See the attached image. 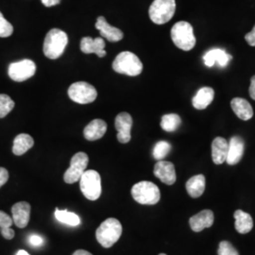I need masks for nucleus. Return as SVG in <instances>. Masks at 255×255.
<instances>
[{
  "instance_id": "nucleus-1",
  "label": "nucleus",
  "mask_w": 255,
  "mask_h": 255,
  "mask_svg": "<svg viewBox=\"0 0 255 255\" xmlns=\"http://www.w3.org/2000/svg\"><path fill=\"white\" fill-rule=\"evenodd\" d=\"M67 43L68 37L64 31L59 28H52L47 32L45 38L43 46L44 54L51 60L58 59L64 53Z\"/></svg>"
},
{
  "instance_id": "nucleus-2",
  "label": "nucleus",
  "mask_w": 255,
  "mask_h": 255,
  "mask_svg": "<svg viewBox=\"0 0 255 255\" xmlns=\"http://www.w3.org/2000/svg\"><path fill=\"white\" fill-rule=\"evenodd\" d=\"M122 235V225L120 221L110 218L103 221L96 232L98 242L103 248H111L115 245Z\"/></svg>"
},
{
  "instance_id": "nucleus-3",
  "label": "nucleus",
  "mask_w": 255,
  "mask_h": 255,
  "mask_svg": "<svg viewBox=\"0 0 255 255\" xmlns=\"http://www.w3.org/2000/svg\"><path fill=\"white\" fill-rule=\"evenodd\" d=\"M113 69L119 74L135 77L142 73L143 64L134 53L123 51L116 57L113 63Z\"/></svg>"
},
{
  "instance_id": "nucleus-4",
  "label": "nucleus",
  "mask_w": 255,
  "mask_h": 255,
  "mask_svg": "<svg viewBox=\"0 0 255 255\" xmlns=\"http://www.w3.org/2000/svg\"><path fill=\"white\" fill-rule=\"evenodd\" d=\"M171 39L175 46L184 51H189L196 46L194 29L188 22L180 21L171 28Z\"/></svg>"
},
{
  "instance_id": "nucleus-5",
  "label": "nucleus",
  "mask_w": 255,
  "mask_h": 255,
  "mask_svg": "<svg viewBox=\"0 0 255 255\" xmlns=\"http://www.w3.org/2000/svg\"><path fill=\"white\" fill-rule=\"evenodd\" d=\"M131 196L140 204L154 205L161 199V193L153 182L143 181L137 182L131 188Z\"/></svg>"
},
{
  "instance_id": "nucleus-6",
  "label": "nucleus",
  "mask_w": 255,
  "mask_h": 255,
  "mask_svg": "<svg viewBox=\"0 0 255 255\" xmlns=\"http://www.w3.org/2000/svg\"><path fill=\"white\" fill-rule=\"evenodd\" d=\"M175 10V0H154L149 7L148 14L153 23L157 25H163L173 17Z\"/></svg>"
},
{
  "instance_id": "nucleus-7",
  "label": "nucleus",
  "mask_w": 255,
  "mask_h": 255,
  "mask_svg": "<svg viewBox=\"0 0 255 255\" xmlns=\"http://www.w3.org/2000/svg\"><path fill=\"white\" fill-rule=\"evenodd\" d=\"M80 187L89 201H97L101 195V175L96 170H86L80 179Z\"/></svg>"
},
{
  "instance_id": "nucleus-8",
  "label": "nucleus",
  "mask_w": 255,
  "mask_h": 255,
  "mask_svg": "<svg viewBox=\"0 0 255 255\" xmlns=\"http://www.w3.org/2000/svg\"><path fill=\"white\" fill-rule=\"evenodd\" d=\"M68 96L71 101L79 104H89L96 101L98 92L88 82H75L68 88Z\"/></svg>"
},
{
  "instance_id": "nucleus-9",
  "label": "nucleus",
  "mask_w": 255,
  "mask_h": 255,
  "mask_svg": "<svg viewBox=\"0 0 255 255\" xmlns=\"http://www.w3.org/2000/svg\"><path fill=\"white\" fill-rule=\"evenodd\" d=\"M88 162V155L84 152H78L74 155L70 161L69 168L64 173V182L71 184L80 181L82 174L86 171Z\"/></svg>"
},
{
  "instance_id": "nucleus-10",
  "label": "nucleus",
  "mask_w": 255,
  "mask_h": 255,
  "mask_svg": "<svg viewBox=\"0 0 255 255\" xmlns=\"http://www.w3.org/2000/svg\"><path fill=\"white\" fill-rule=\"evenodd\" d=\"M36 72V64L28 59L9 64V77L14 82H25L33 77Z\"/></svg>"
},
{
  "instance_id": "nucleus-11",
  "label": "nucleus",
  "mask_w": 255,
  "mask_h": 255,
  "mask_svg": "<svg viewBox=\"0 0 255 255\" xmlns=\"http://www.w3.org/2000/svg\"><path fill=\"white\" fill-rule=\"evenodd\" d=\"M116 128L118 130V140L122 144H127L130 139V130L132 127V118L128 113H120L115 121Z\"/></svg>"
},
{
  "instance_id": "nucleus-12",
  "label": "nucleus",
  "mask_w": 255,
  "mask_h": 255,
  "mask_svg": "<svg viewBox=\"0 0 255 255\" xmlns=\"http://www.w3.org/2000/svg\"><path fill=\"white\" fill-rule=\"evenodd\" d=\"M154 175L161 182L167 185H172L177 180L174 164L163 160L155 164Z\"/></svg>"
},
{
  "instance_id": "nucleus-13",
  "label": "nucleus",
  "mask_w": 255,
  "mask_h": 255,
  "mask_svg": "<svg viewBox=\"0 0 255 255\" xmlns=\"http://www.w3.org/2000/svg\"><path fill=\"white\" fill-rule=\"evenodd\" d=\"M12 220L18 228L27 227L30 218V205L26 201H20L11 207Z\"/></svg>"
},
{
  "instance_id": "nucleus-14",
  "label": "nucleus",
  "mask_w": 255,
  "mask_h": 255,
  "mask_svg": "<svg viewBox=\"0 0 255 255\" xmlns=\"http://www.w3.org/2000/svg\"><path fill=\"white\" fill-rule=\"evenodd\" d=\"M231 60L232 56L221 48H213L203 56L204 64L208 67H213L217 64L219 67H225L228 65Z\"/></svg>"
},
{
  "instance_id": "nucleus-15",
  "label": "nucleus",
  "mask_w": 255,
  "mask_h": 255,
  "mask_svg": "<svg viewBox=\"0 0 255 255\" xmlns=\"http://www.w3.org/2000/svg\"><path fill=\"white\" fill-rule=\"evenodd\" d=\"M245 143L240 136H234L231 138L229 142L228 155L226 163L230 165L238 164L244 154Z\"/></svg>"
},
{
  "instance_id": "nucleus-16",
  "label": "nucleus",
  "mask_w": 255,
  "mask_h": 255,
  "mask_svg": "<svg viewBox=\"0 0 255 255\" xmlns=\"http://www.w3.org/2000/svg\"><path fill=\"white\" fill-rule=\"evenodd\" d=\"M105 48V42L101 37H98L93 39L91 37H83L81 41V49L85 54L95 53L100 58H103L106 56Z\"/></svg>"
},
{
  "instance_id": "nucleus-17",
  "label": "nucleus",
  "mask_w": 255,
  "mask_h": 255,
  "mask_svg": "<svg viewBox=\"0 0 255 255\" xmlns=\"http://www.w3.org/2000/svg\"><path fill=\"white\" fill-rule=\"evenodd\" d=\"M214 213L211 210H202L199 214L193 216L189 219L192 231L199 233L204 229L210 228L214 224Z\"/></svg>"
},
{
  "instance_id": "nucleus-18",
  "label": "nucleus",
  "mask_w": 255,
  "mask_h": 255,
  "mask_svg": "<svg viewBox=\"0 0 255 255\" xmlns=\"http://www.w3.org/2000/svg\"><path fill=\"white\" fill-rule=\"evenodd\" d=\"M96 28L100 30L101 36L106 38L110 42H119L124 36L123 32L119 28L111 26L103 16H100L97 20Z\"/></svg>"
},
{
  "instance_id": "nucleus-19",
  "label": "nucleus",
  "mask_w": 255,
  "mask_h": 255,
  "mask_svg": "<svg viewBox=\"0 0 255 255\" xmlns=\"http://www.w3.org/2000/svg\"><path fill=\"white\" fill-rule=\"evenodd\" d=\"M107 130V124L102 119H94L84 128L83 134L86 140L96 141L104 136Z\"/></svg>"
},
{
  "instance_id": "nucleus-20",
  "label": "nucleus",
  "mask_w": 255,
  "mask_h": 255,
  "mask_svg": "<svg viewBox=\"0 0 255 255\" xmlns=\"http://www.w3.org/2000/svg\"><path fill=\"white\" fill-rule=\"evenodd\" d=\"M229 142L222 138L217 137L212 143V159L216 164H221L226 162L228 155Z\"/></svg>"
},
{
  "instance_id": "nucleus-21",
  "label": "nucleus",
  "mask_w": 255,
  "mask_h": 255,
  "mask_svg": "<svg viewBox=\"0 0 255 255\" xmlns=\"http://www.w3.org/2000/svg\"><path fill=\"white\" fill-rule=\"evenodd\" d=\"M231 106L238 119L246 121L254 117V110L252 105L244 99L235 98L231 101Z\"/></svg>"
},
{
  "instance_id": "nucleus-22",
  "label": "nucleus",
  "mask_w": 255,
  "mask_h": 255,
  "mask_svg": "<svg viewBox=\"0 0 255 255\" xmlns=\"http://www.w3.org/2000/svg\"><path fill=\"white\" fill-rule=\"evenodd\" d=\"M215 98V91L211 87H202L192 100L193 106L197 110L207 108Z\"/></svg>"
},
{
  "instance_id": "nucleus-23",
  "label": "nucleus",
  "mask_w": 255,
  "mask_h": 255,
  "mask_svg": "<svg viewBox=\"0 0 255 255\" xmlns=\"http://www.w3.org/2000/svg\"><path fill=\"white\" fill-rule=\"evenodd\" d=\"M236 219V230L239 234H248L254 227V220L250 214L242 210H237L234 215Z\"/></svg>"
},
{
  "instance_id": "nucleus-24",
  "label": "nucleus",
  "mask_w": 255,
  "mask_h": 255,
  "mask_svg": "<svg viewBox=\"0 0 255 255\" xmlns=\"http://www.w3.org/2000/svg\"><path fill=\"white\" fill-rule=\"evenodd\" d=\"M186 191L189 196L197 199L200 198L205 190V177L203 175H196L186 182Z\"/></svg>"
},
{
  "instance_id": "nucleus-25",
  "label": "nucleus",
  "mask_w": 255,
  "mask_h": 255,
  "mask_svg": "<svg viewBox=\"0 0 255 255\" xmlns=\"http://www.w3.org/2000/svg\"><path fill=\"white\" fill-rule=\"evenodd\" d=\"M34 145L33 138L27 133H20L14 138L12 152L13 154L21 156L26 153Z\"/></svg>"
},
{
  "instance_id": "nucleus-26",
  "label": "nucleus",
  "mask_w": 255,
  "mask_h": 255,
  "mask_svg": "<svg viewBox=\"0 0 255 255\" xmlns=\"http://www.w3.org/2000/svg\"><path fill=\"white\" fill-rule=\"evenodd\" d=\"M55 218L60 221L61 223L66 224L68 226H78L81 224V219L75 213L68 212L66 210L56 209L55 211Z\"/></svg>"
},
{
  "instance_id": "nucleus-27",
  "label": "nucleus",
  "mask_w": 255,
  "mask_h": 255,
  "mask_svg": "<svg viewBox=\"0 0 255 255\" xmlns=\"http://www.w3.org/2000/svg\"><path fill=\"white\" fill-rule=\"evenodd\" d=\"M181 123H182V120L178 115L168 114V115H164L162 118L161 128L167 132H173L180 127Z\"/></svg>"
},
{
  "instance_id": "nucleus-28",
  "label": "nucleus",
  "mask_w": 255,
  "mask_h": 255,
  "mask_svg": "<svg viewBox=\"0 0 255 255\" xmlns=\"http://www.w3.org/2000/svg\"><path fill=\"white\" fill-rule=\"evenodd\" d=\"M14 101L8 95L0 94V119H4L14 108Z\"/></svg>"
},
{
  "instance_id": "nucleus-29",
  "label": "nucleus",
  "mask_w": 255,
  "mask_h": 255,
  "mask_svg": "<svg viewBox=\"0 0 255 255\" xmlns=\"http://www.w3.org/2000/svg\"><path fill=\"white\" fill-rule=\"evenodd\" d=\"M171 150V145L166 141H159L153 148V157L158 161H162Z\"/></svg>"
},
{
  "instance_id": "nucleus-30",
  "label": "nucleus",
  "mask_w": 255,
  "mask_h": 255,
  "mask_svg": "<svg viewBox=\"0 0 255 255\" xmlns=\"http://www.w3.org/2000/svg\"><path fill=\"white\" fill-rule=\"evenodd\" d=\"M13 32V27L12 25L8 22L3 14L0 12V37L6 38L12 34Z\"/></svg>"
},
{
  "instance_id": "nucleus-31",
  "label": "nucleus",
  "mask_w": 255,
  "mask_h": 255,
  "mask_svg": "<svg viewBox=\"0 0 255 255\" xmlns=\"http://www.w3.org/2000/svg\"><path fill=\"white\" fill-rule=\"evenodd\" d=\"M219 255H239L236 248L228 241H222L219 243Z\"/></svg>"
},
{
  "instance_id": "nucleus-32",
  "label": "nucleus",
  "mask_w": 255,
  "mask_h": 255,
  "mask_svg": "<svg viewBox=\"0 0 255 255\" xmlns=\"http://www.w3.org/2000/svg\"><path fill=\"white\" fill-rule=\"evenodd\" d=\"M13 223L12 218L3 211H0V229L9 228Z\"/></svg>"
},
{
  "instance_id": "nucleus-33",
  "label": "nucleus",
  "mask_w": 255,
  "mask_h": 255,
  "mask_svg": "<svg viewBox=\"0 0 255 255\" xmlns=\"http://www.w3.org/2000/svg\"><path fill=\"white\" fill-rule=\"evenodd\" d=\"M28 242L31 246L40 247L44 244V239L40 236L37 235H31L28 237Z\"/></svg>"
},
{
  "instance_id": "nucleus-34",
  "label": "nucleus",
  "mask_w": 255,
  "mask_h": 255,
  "mask_svg": "<svg viewBox=\"0 0 255 255\" xmlns=\"http://www.w3.org/2000/svg\"><path fill=\"white\" fill-rule=\"evenodd\" d=\"M9 180V172L6 168L0 167V187L3 186Z\"/></svg>"
},
{
  "instance_id": "nucleus-35",
  "label": "nucleus",
  "mask_w": 255,
  "mask_h": 255,
  "mask_svg": "<svg viewBox=\"0 0 255 255\" xmlns=\"http://www.w3.org/2000/svg\"><path fill=\"white\" fill-rule=\"evenodd\" d=\"M0 232H1V235H2V237H4V238H6V239H8V240H10V239H12L13 237H14V231L12 230V229L10 228H2L0 229Z\"/></svg>"
},
{
  "instance_id": "nucleus-36",
  "label": "nucleus",
  "mask_w": 255,
  "mask_h": 255,
  "mask_svg": "<svg viewBox=\"0 0 255 255\" xmlns=\"http://www.w3.org/2000/svg\"><path fill=\"white\" fill-rule=\"evenodd\" d=\"M245 39H246L247 43L250 46H255V25L254 28H253V30L251 32L247 33Z\"/></svg>"
},
{
  "instance_id": "nucleus-37",
  "label": "nucleus",
  "mask_w": 255,
  "mask_h": 255,
  "mask_svg": "<svg viewBox=\"0 0 255 255\" xmlns=\"http://www.w3.org/2000/svg\"><path fill=\"white\" fill-rule=\"evenodd\" d=\"M249 91H250L251 98H252L254 101H255V76H254V77L252 78V80H251V85H250Z\"/></svg>"
},
{
  "instance_id": "nucleus-38",
  "label": "nucleus",
  "mask_w": 255,
  "mask_h": 255,
  "mask_svg": "<svg viewBox=\"0 0 255 255\" xmlns=\"http://www.w3.org/2000/svg\"><path fill=\"white\" fill-rule=\"evenodd\" d=\"M42 3L46 6V7H52V6H56L58 4H60L61 0H41Z\"/></svg>"
},
{
  "instance_id": "nucleus-39",
  "label": "nucleus",
  "mask_w": 255,
  "mask_h": 255,
  "mask_svg": "<svg viewBox=\"0 0 255 255\" xmlns=\"http://www.w3.org/2000/svg\"><path fill=\"white\" fill-rule=\"evenodd\" d=\"M73 255H93L92 254H90L89 252H87V251H84V250H79V251H76L75 253H74Z\"/></svg>"
},
{
  "instance_id": "nucleus-40",
  "label": "nucleus",
  "mask_w": 255,
  "mask_h": 255,
  "mask_svg": "<svg viewBox=\"0 0 255 255\" xmlns=\"http://www.w3.org/2000/svg\"><path fill=\"white\" fill-rule=\"evenodd\" d=\"M16 255H29V254H28V253H27L26 251H24V250H21V251H19V252H17V254H16Z\"/></svg>"
},
{
  "instance_id": "nucleus-41",
  "label": "nucleus",
  "mask_w": 255,
  "mask_h": 255,
  "mask_svg": "<svg viewBox=\"0 0 255 255\" xmlns=\"http://www.w3.org/2000/svg\"><path fill=\"white\" fill-rule=\"evenodd\" d=\"M165 255V254H160V255Z\"/></svg>"
}]
</instances>
